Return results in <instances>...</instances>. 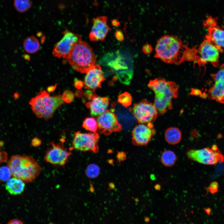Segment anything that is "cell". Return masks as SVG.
<instances>
[{"label":"cell","mask_w":224,"mask_h":224,"mask_svg":"<svg viewBox=\"0 0 224 224\" xmlns=\"http://www.w3.org/2000/svg\"><path fill=\"white\" fill-rule=\"evenodd\" d=\"M148 86L154 92V105L158 114L162 115L172 108V100L178 95V88L174 82L162 78L150 81Z\"/></svg>","instance_id":"cell-1"},{"label":"cell","mask_w":224,"mask_h":224,"mask_svg":"<svg viewBox=\"0 0 224 224\" xmlns=\"http://www.w3.org/2000/svg\"><path fill=\"white\" fill-rule=\"evenodd\" d=\"M179 37L165 35L157 41L155 47V56L169 63H178L184 60L186 50Z\"/></svg>","instance_id":"cell-2"},{"label":"cell","mask_w":224,"mask_h":224,"mask_svg":"<svg viewBox=\"0 0 224 224\" xmlns=\"http://www.w3.org/2000/svg\"><path fill=\"white\" fill-rule=\"evenodd\" d=\"M12 175L25 182L33 181L40 174L41 168L38 162L30 156L16 155L8 163Z\"/></svg>","instance_id":"cell-3"},{"label":"cell","mask_w":224,"mask_h":224,"mask_svg":"<svg viewBox=\"0 0 224 224\" xmlns=\"http://www.w3.org/2000/svg\"><path fill=\"white\" fill-rule=\"evenodd\" d=\"M67 59L74 69L82 73H86L96 62L92 49L81 40L74 45Z\"/></svg>","instance_id":"cell-4"},{"label":"cell","mask_w":224,"mask_h":224,"mask_svg":"<svg viewBox=\"0 0 224 224\" xmlns=\"http://www.w3.org/2000/svg\"><path fill=\"white\" fill-rule=\"evenodd\" d=\"M64 102L61 95L50 96L48 92L44 90L32 98L29 103L37 117L48 119L52 117L56 110Z\"/></svg>","instance_id":"cell-5"},{"label":"cell","mask_w":224,"mask_h":224,"mask_svg":"<svg viewBox=\"0 0 224 224\" xmlns=\"http://www.w3.org/2000/svg\"><path fill=\"white\" fill-rule=\"evenodd\" d=\"M186 155L189 159L205 165H214L224 161V156L215 145L211 149L205 148L189 150Z\"/></svg>","instance_id":"cell-6"},{"label":"cell","mask_w":224,"mask_h":224,"mask_svg":"<svg viewBox=\"0 0 224 224\" xmlns=\"http://www.w3.org/2000/svg\"><path fill=\"white\" fill-rule=\"evenodd\" d=\"M132 111L139 124L152 123L156 119L158 111L154 104L143 100L133 105Z\"/></svg>","instance_id":"cell-7"},{"label":"cell","mask_w":224,"mask_h":224,"mask_svg":"<svg viewBox=\"0 0 224 224\" xmlns=\"http://www.w3.org/2000/svg\"><path fill=\"white\" fill-rule=\"evenodd\" d=\"M74 135L72 142L74 148L82 151H91L94 153L98 152L99 135L96 132L86 133L77 131L74 133Z\"/></svg>","instance_id":"cell-8"},{"label":"cell","mask_w":224,"mask_h":224,"mask_svg":"<svg viewBox=\"0 0 224 224\" xmlns=\"http://www.w3.org/2000/svg\"><path fill=\"white\" fill-rule=\"evenodd\" d=\"M63 34L62 39L54 46L52 53L54 57L67 59L74 45L81 38L79 35L68 30Z\"/></svg>","instance_id":"cell-9"},{"label":"cell","mask_w":224,"mask_h":224,"mask_svg":"<svg viewBox=\"0 0 224 224\" xmlns=\"http://www.w3.org/2000/svg\"><path fill=\"white\" fill-rule=\"evenodd\" d=\"M99 133L108 136L113 132H120L122 128L115 114L109 110L98 116L96 119Z\"/></svg>","instance_id":"cell-10"},{"label":"cell","mask_w":224,"mask_h":224,"mask_svg":"<svg viewBox=\"0 0 224 224\" xmlns=\"http://www.w3.org/2000/svg\"><path fill=\"white\" fill-rule=\"evenodd\" d=\"M221 49V48L214 45L212 42L207 39L202 42L199 48L198 61L202 64L210 62L214 66L217 65Z\"/></svg>","instance_id":"cell-11"},{"label":"cell","mask_w":224,"mask_h":224,"mask_svg":"<svg viewBox=\"0 0 224 224\" xmlns=\"http://www.w3.org/2000/svg\"><path fill=\"white\" fill-rule=\"evenodd\" d=\"M116 54V58L108 62L107 66L115 72L121 82L128 84L132 77V70H129L125 58L118 51Z\"/></svg>","instance_id":"cell-12"},{"label":"cell","mask_w":224,"mask_h":224,"mask_svg":"<svg viewBox=\"0 0 224 224\" xmlns=\"http://www.w3.org/2000/svg\"><path fill=\"white\" fill-rule=\"evenodd\" d=\"M156 133L152 123L140 124L135 126L132 131V141L135 145H147Z\"/></svg>","instance_id":"cell-13"},{"label":"cell","mask_w":224,"mask_h":224,"mask_svg":"<svg viewBox=\"0 0 224 224\" xmlns=\"http://www.w3.org/2000/svg\"><path fill=\"white\" fill-rule=\"evenodd\" d=\"M51 147L46 152L45 161L55 166H63L67 162L71 152L58 144L50 142Z\"/></svg>","instance_id":"cell-14"},{"label":"cell","mask_w":224,"mask_h":224,"mask_svg":"<svg viewBox=\"0 0 224 224\" xmlns=\"http://www.w3.org/2000/svg\"><path fill=\"white\" fill-rule=\"evenodd\" d=\"M107 18L105 16L97 17L93 19V25L89 35L93 41H103L111 29L107 24Z\"/></svg>","instance_id":"cell-15"},{"label":"cell","mask_w":224,"mask_h":224,"mask_svg":"<svg viewBox=\"0 0 224 224\" xmlns=\"http://www.w3.org/2000/svg\"><path fill=\"white\" fill-rule=\"evenodd\" d=\"M86 73L83 82L85 88L94 92L96 89L101 87V83L105 78L99 65H95Z\"/></svg>","instance_id":"cell-16"},{"label":"cell","mask_w":224,"mask_h":224,"mask_svg":"<svg viewBox=\"0 0 224 224\" xmlns=\"http://www.w3.org/2000/svg\"><path fill=\"white\" fill-rule=\"evenodd\" d=\"M89 98L90 100L85 105L90 109L91 116H98L107 110L110 100L109 98L97 96L95 93Z\"/></svg>","instance_id":"cell-17"},{"label":"cell","mask_w":224,"mask_h":224,"mask_svg":"<svg viewBox=\"0 0 224 224\" xmlns=\"http://www.w3.org/2000/svg\"><path fill=\"white\" fill-rule=\"evenodd\" d=\"M215 83L209 91L211 99L224 103V66L214 75Z\"/></svg>","instance_id":"cell-18"},{"label":"cell","mask_w":224,"mask_h":224,"mask_svg":"<svg viewBox=\"0 0 224 224\" xmlns=\"http://www.w3.org/2000/svg\"><path fill=\"white\" fill-rule=\"evenodd\" d=\"M207 39L220 48H224V30L217 25L208 27Z\"/></svg>","instance_id":"cell-19"},{"label":"cell","mask_w":224,"mask_h":224,"mask_svg":"<svg viewBox=\"0 0 224 224\" xmlns=\"http://www.w3.org/2000/svg\"><path fill=\"white\" fill-rule=\"evenodd\" d=\"M24 182L21 179L13 177L9 179L7 181L5 188L12 195L19 194L24 189Z\"/></svg>","instance_id":"cell-20"},{"label":"cell","mask_w":224,"mask_h":224,"mask_svg":"<svg viewBox=\"0 0 224 224\" xmlns=\"http://www.w3.org/2000/svg\"><path fill=\"white\" fill-rule=\"evenodd\" d=\"M165 138L168 143L175 145L179 143L182 138L181 132L179 128L175 127H170L166 130Z\"/></svg>","instance_id":"cell-21"},{"label":"cell","mask_w":224,"mask_h":224,"mask_svg":"<svg viewBox=\"0 0 224 224\" xmlns=\"http://www.w3.org/2000/svg\"><path fill=\"white\" fill-rule=\"evenodd\" d=\"M23 48L26 51L29 53H34L37 52L40 47L38 40L34 36L26 38L23 44Z\"/></svg>","instance_id":"cell-22"},{"label":"cell","mask_w":224,"mask_h":224,"mask_svg":"<svg viewBox=\"0 0 224 224\" xmlns=\"http://www.w3.org/2000/svg\"><path fill=\"white\" fill-rule=\"evenodd\" d=\"M177 161V157L175 154L171 150H166L162 154L161 161L165 166L170 167L173 166Z\"/></svg>","instance_id":"cell-23"},{"label":"cell","mask_w":224,"mask_h":224,"mask_svg":"<svg viewBox=\"0 0 224 224\" xmlns=\"http://www.w3.org/2000/svg\"><path fill=\"white\" fill-rule=\"evenodd\" d=\"M13 5L18 12L23 13L29 10L32 4L31 0H14Z\"/></svg>","instance_id":"cell-24"},{"label":"cell","mask_w":224,"mask_h":224,"mask_svg":"<svg viewBox=\"0 0 224 224\" xmlns=\"http://www.w3.org/2000/svg\"><path fill=\"white\" fill-rule=\"evenodd\" d=\"M82 127L86 130L92 133L96 132L98 130L96 120L94 118H86L83 122Z\"/></svg>","instance_id":"cell-25"},{"label":"cell","mask_w":224,"mask_h":224,"mask_svg":"<svg viewBox=\"0 0 224 224\" xmlns=\"http://www.w3.org/2000/svg\"><path fill=\"white\" fill-rule=\"evenodd\" d=\"M100 170L99 167L95 164L88 165L85 170L86 175L89 178H95L99 175Z\"/></svg>","instance_id":"cell-26"},{"label":"cell","mask_w":224,"mask_h":224,"mask_svg":"<svg viewBox=\"0 0 224 224\" xmlns=\"http://www.w3.org/2000/svg\"><path fill=\"white\" fill-rule=\"evenodd\" d=\"M118 102L125 107L130 105L132 102V99L129 93L125 92L120 94L118 97Z\"/></svg>","instance_id":"cell-27"},{"label":"cell","mask_w":224,"mask_h":224,"mask_svg":"<svg viewBox=\"0 0 224 224\" xmlns=\"http://www.w3.org/2000/svg\"><path fill=\"white\" fill-rule=\"evenodd\" d=\"M12 175L11 172L9 167L3 166L0 167V180L7 181Z\"/></svg>","instance_id":"cell-28"},{"label":"cell","mask_w":224,"mask_h":224,"mask_svg":"<svg viewBox=\"0 0 224 224\" xmlns=\"http://www.w3.org/2000/svg\"><path fill=\"white\" fill-rule=\"evenodd\" d=\"M62 97L64 101L70 103L73 100L74 95L71 91L69 90H66L63 93Z\"/></svg>","instance_id":"cell-29"},{"label":"cell","mask_w":224,"mask_h":224,"mask_svg":"<svg viewBox=\"0 0 224 224\" xmlns=\"http://www.w3.org/2000/svg\"><path fill=\"white\" fill-rule=\"evenodd\" d=\"M204 25L208 27H211L217 25L216 20L213 17H209L204 21Z\"/></svg>","instance_id":"cell-30"},{"label":"cell","mask_w":224,"mask_h":224,"mask_svg":"<svg viewBox=\"0 0 224 224\" xmlns=\"http://www.w3.org/2000/svg\"><path fill=\"white\" fill-rule=\"evenodd\" d=\"M114 36L119 41L122 42L124 40V34L120 30H117L114 32Z\"/></svg>","instance_id":"cell-31"},{"label":"cell","mask_w":224,"mask_h":224,"mask_svg":"<svg viewBox=\"0 0 224 224\" xmlns=\"http://www.w3.org/2000/svg\"><path fill=\"white\" fill-rule=\"evenodd\" d=\"M218 184L216 182H213L210 185L208 189L209 191L212 194L214 193L217 191Z\"/></svg>","instance_id":"cell-32"},{"label":"cell","mask_w":224,"mask_h":224,"mask_svg":"<svg viewBox=\"0 0 224 224\" xmlns=\"http://www.w3.org/2000/svg\"><path fill=\"white\" fill-rule=\"evenodd\" d=\"M126 155L123 152H118L116 156L117 159L119 162L124 161L126 158Z\"/></svg>","instance_id":"cell-33"},{"label":"cell","mask_w":224,"mask_h":224,"mask_svg":"<svg viewBox=\"0 0 224 224\" xmlns=\"http://www.w3.org/2000/svg\"><path fill=\"white\" fill-rule=\"evenodd\" d=\"M142 49L144 53L147 54H150L152 52V48L150 45L146 44L143 46Z\"/></svg>","instance_id":"cell-34"},{"label":"cell","mask_w":224,"mask_h":224,"mask_svg":"<svg viewBox=\"0 0 224 224\" xmlns=\"http://www.w3.org/2000/svg\"><path fill=\"white\" fill-rule=\"evenodd\" d=\"M7 159V155L5 151H2L0 149V163Z\"/></svg>","instance_id":"cell-35"},{"label":"cell","mask_w":224,"mask_h":224,"mask_svg":"<svg viewBox=\"0 0 224 224\" xmlns=\"http://www.w3.org/2000/svg\"><path fill=\"white\" fill-rule=\"evenodd\" d=\"M41 143L40 140L37 138H34L32 140L31 142L32 145L34 147H37L39 146Z\"/></svg>","instance_id":"cell-36"},{"label":"cell","mask_w":224,"mask_h":224,"mask_svg":"<svg viewBox=\"0 0 224 224\" xmlns=\"http://www.w3.org/2000/svg\"><path fill=\"white\" fill-rule=\"evenodd\" d=\"M111 24L114 26L116 27L119 26L120 22L117 19H114L111 21Z\"/></svg>","instance_id":"cell-37"},{"label":"cell","mask_w":224,"mask_h":224,"mask_svg":"<svg viewBox=\"0 0 224 224\" xmlns=\"http://www.w3.org/2000/svg\"><path fill=\"white\" fill-rule=\"evenodd\" d=\"M75 82V85L76 88L78 89H80L82 87L83 85V82L81 81L78 80Z\"/></svg>","instance_id":"cell-38"},{"label":"cell","mask_w":224,"mask_h":224,"mask_svg":"<svg viewBox=\"0 0 224 224\" xmlns=\"http://www.w3.org/2000/svg\"><path fill=\"white\" fill-rule=\"evenodd\" d=\"M8 224H23V222L17 219H13L10 221L8 223Z\"/></svg>","instance_id":"cell-39"},{"label":"cell","mask_w":224,"mask_h":224,"mask_svg":"<svg viewBox=\"0 0 224 224\" xmlns=\"http://www.w3.org/2000/svg\"><path fill=\"white\" fill-rule=\"evenodd\" d=\"M193 94L198 96L201 94V91L199 90L195 89L193 91Z\"/></svg>","instance_id":"cell-40"},{"label":"cell","mask_w":224,"mask_h":224,"mask_svg":"<svg viewBox=\"0 0 224 224\" xmlns=\"http://www.w3.org/2000/svg\"><path fill=\"white\" fill-rule=\"evenodd\" d=\"M108 186L110 189H114L115 188V186L114 183L112 182L110 183Z\"/></svg>","instance_id":"cell-41"},{"label":"cell","mask_w":224,"mask_h":224,"mask_svg":"<svg viewBox=\"0 0 224 224\" xmlns=\"http://www.w3.org/2000/svg\"><path fill=\"white\" fill-rule=\"evenodd\" d=\"M19 97V95L17 92H16L14 94V98L15 100H17Z\"/></svg>","instance_id":"cell-42"},{"label":"cell","mask_w":224,"mask_h":224,"mask_svg":"<svg viewBox=\"0 0 224 224\" xmlns=\"http://www.w3.org/2000/svg\"><path fill=\"white\" fill-rule=\"evenodd\" d=\"M155 189L157 190H159L161 189V187L159 184H156L155 186Z\"/></svg>","instance_id":"cell-43"},{"label":"cell","mask_w":224,"mask_h":224,"mask_svg":"<svg viewBox=\"0 0 224 224\" xmlns=\"http://www.w3.org/2000/svg\"><path fill=\"white\" fill-rule=\"evenodd\" d=\"M108 163L111 165H112L113 164V161L112 160H108Z\"/></svg>","instance_id":"cell-44"},{"label":"cell","mask_w":224,"mask_h":224,"mask_svg":"<svg viewBox=\"0 0 224 224\" xmlns=\"http://www.w3.org/2000/svg\"><path fill=\"white\" fill-rule=\"evenodd\" d=\"M28 56L26 54H25L24 56V57L26 59L28 60V58H29L28 57Z\"/></svg>","instance_id":"cell-45"},{"label":"cell","mask_w":224,"mask_h":224,"mask_svg":"<svg viewBox=\"0 0 224 224\" xmlns=\"http://www.w3.org/2000/svg\"><path fill=\"white\" fill-rule=\"evenodd\" d=\"M4 144V142L2 141H0V147H2Z\"/></svg>","instance_id":"cell-46"},{"label":"cell","mask_w":224,"mask_h":224,"mask_svg":"<svg viewBox=\"0 0 224 224\" xmlns=\"http://www.w3.org/2000/svg\"><path fill=\"white\" fill-rule=\"evenodd\" d=\"M223 27H224V26H223Z\"/></svg>","instance_id":"cell-47"}]
</instances>
